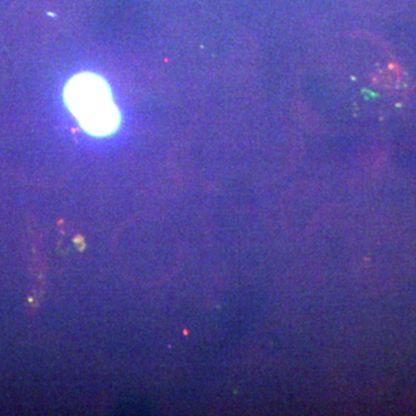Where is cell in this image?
<instances>
[{
    "instance_id": "cell-1",
    "label": "cell",
    "mask_w": 416,
    "mask_h": 416,
    "mask_svg": "<svg viewBox=\"0 0 416 416\" xmlns=\"http://www.w3.org/2000/svg\"><path fill=\"white\" fill-rule=\"evenodd\" d=\"M64 102L80 126L94 136H108L120 124V114L104 78L78 73L64 87Z\"/></svg>"
}]
</instances>
